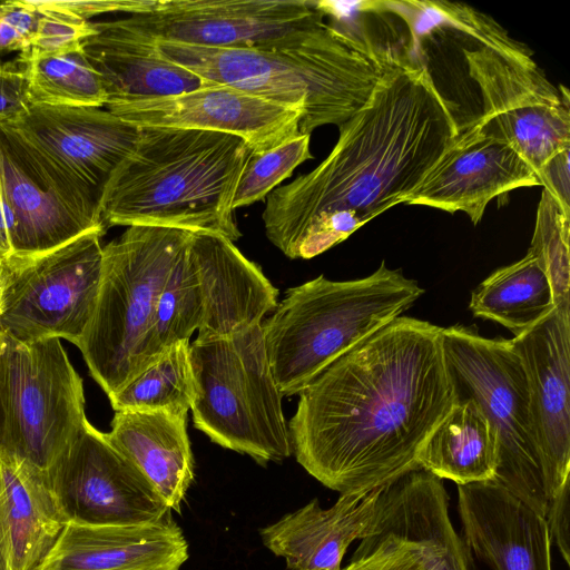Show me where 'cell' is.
Instances as JSON below:
<instances>
[{
    "label": "cell",
    "instance_id": "4",
    "mask_svg": "<svg viewBox=\"0 0 570 570\" xmlns=\"http://www.w3.org/2000/svg\"><path fill=\"white\" fill-rule=\"evenodd\" d=\"M252 150L238 136L171 127H140L134 149L104 187L109 226H157L240 236L233 199Z\"/></svg>",
    "mask_w": 570,
    "mask_h": 570
},
{
    "label": "cell",
    "instance_id": "8",
    "mask_svg": "<svg viewBox=\"0 0 570 570\" xmlns=\"http://www.w3.org/2000/svg\"><path fill=\"white\" fill-rule=\"evenodd\" d=\"M278 291L234 242L219 234L191 232L159 296L146 361L171 344L224 337L263 318L278 304ZM146 365V366H147Z\"/></svg>",
    "mask_w": 570,
    "mask_h": 570
},
{
    "label": "cell",
    "instance_id": "15",
    "mask_svg": "<svg viewBox=\"0 0 570 570\" xmlns=\"http://www.w3.org/2000/svg\"><path fill=\"white\" fill-rule=\"evenodd\" d=\"M318 13L308 0H154L125 19L156 42L230 48L275 39Z\"/></svg>",
    "mask_w": 570,
    "mask_h": 570
},
{
    "label": "cell",
    "instance_id": "34",
    "mask_svg": "<svg viewBox=\"0 0 570 570\" xmlns=\"http://www.w3.org/2000/svg\"><path fill=\"white\" fill-rule=\"evenodd\" d=\"M341 570H424L419 548L387 532L361 540L351 562Z\"/></svg>",
    "mask_w": 570,
    "mask_h": 570
},
{
    "label": "cell",
    "instance_id": "32",
    "mask_svg": "<svg viewBox=\"0 0 570 570\" xmlns=\"http://www.w3.org/2000/svg\"><path fill=\"white\" fill-rule=\"evenodd\" d=\"M311 135L299 134L266 151L250 153L242 170L233 209L264 199L302 163L312 159Z\"/></svg>",
    "mask_w": 570,
    "mask_h": 570
},
{
    "label": "cell",
    "instance_id": "33",
    "mask_svg": "<svg viewBox=\"0 0 570 570\" xmlns=\"http://www.w3.org/2000/svg\"><path fill=\"white\" fill-rule=\"evenodd\" d=\"M37 22L29 49L59 53L81 48L94 33L92 22L82 18L62 1H33Z\"/></svg>",
    "mask_w": 570,
    "mask_h": 570
},
{
    "label": "cell",
    "instance_id": "2",
    "mask_svg": "<svg viewBox=\"0 0 570 570\" xmlns=\"http://www.w3.org/2000/svg\"><path fill=\"white\" fill-rule=\"evenodd\" d=\"M338 129L336 145L317 167L267 195L265 234L288 258L325 216L354 210L367 223L404 204L460 132L428 68L396 55L367 101Z\"/></svg>",
    "mask_w": 570,
    "mask_h": 570
},
{
    "label": "cell",
    "instance_id": "1",
    "mask_svg": "<svg viewBox=\"0 0 570 570\" xmlns=\"http://www.w3.org/2000/svg\"><path fill=\"white\" fill-rule=\"evenodd\" d=\"M441 331L401 315L298 393L288 429L296 461L312 476L343 494L419 469L422 445L455 402Z\"/></svg>",
    "mask_w": 570,
    "mask_h": 570
},
{
    "label": "cell",
    "instance_id": "12",
    "mask_svg": "<svg viewBox=\"0 0 570 570\" xmlns=\"http://www.w3.org/2000/svg\"><path fill=\"white\" fill-rule=\"evenodd\" d=\"M464 50L482 97L480 127L505 140L534 170L570 147L569 92L559 91L512 38Z\"/></svg>",
    "mask_w": 570,
    "mask_h": 570
},
{
    "label": "cell",
    "instance_id": "31",
    "mask_svg": "<svg viewBox=\"0 0 570 570\" xmlns=\"http://www.w3.org/2000/svg\"><path fill=\"white\" fill-rule=\"evenodd\" d=\"M570 216L554 198L542 190L529 252L547 274L553 294L554 308L570 313Z\"/></svg>",
    "mask_w": 570,
    "mask_h": 570
},
{
    "label": "cell",
    "instance_id": "5",
    "mask_svg": "<svg viewBox=\"0 0 570 570\" xmlns=\"http://www.w3.org/2000/svg\"><path fill=\"white\" fill-rule=\"evenodd\" d=\"M424 294L415 279L383 261L371 275L333 281L320 275L288 288L262 323L274 380L298 394L330 364L402 315Z\"/></svg>",
    "mask_w": 570,
    "mask_h": 570
},
{
    "label": "cell",
    "instance_id": "24",
    "mask_svg": "<svg viewBox=\"0 0 570 570\" xmlns=\"http://www.w3.org/2000/svg\"><path fill=\"white\" fill-rule=\"evenodd\" d=\"M375 532L392 533L414 543L424 570H470L468 549L449 517L443 482L422 469L384 487L372 533Z\"/></svg>",
    "mask_w": 570,
    "mask_h": 570
},
{
    "label": "cell",
    "instance_id": "19",
    "mask_svg": "<svg viewBox=\"0 0 570 570\" xmlns=\"http://www.w3.org/2000/svg\"><path fill=\"white\" fill-rule=\"evenodd\" d=\"M1 122L100 196L140 131L102 107L30 104L19 118Z\"/></svg>",
    "mask_w": 570,
    "mask_h": 570
},
{
    "label": "cell",
    "instance_id": "20",
    "mask_svg": "<svg viewBox=\"0 0 570 570\" xmlns=\"http://www.w3.org/2000/svg\"><path fill=\"white\" fill-rule=\"evenodd\" d=\"M468 550L493 570H552L546 518L495 481L458 485Z\"/></svg>",
    "mask_w": 570,
    "mask_h": 570
},
{
    "label": "cell",
    "instance_id": "18",
    "mask_svg": "<svg viewBox=\"0 0 570 570\" xmlns=\"http://www.w3.org/2000/svg\"><path fill=\"white\" fill-rule=\"evenodd\" d=\"M531 186H540V181L530 165L474 120L459 132L404 204L461 210L476 225L490 200Z\"/></svg>",
    "mask_w": 570,
    "mask_h": 570
},
{
    "label": "cell",
    "instance_id": "23",
    "mask_svg": "<svg viewBox=\"0 0 570 570\" xmlns=\"http://www.w3.org/2000/svg\"><path fill=\"white\" fill-rule=\"evenodd\" d=\"M383 489L340 494L328 509L314 499L262 529L263 542L288 570H341L350 544L373 532Z\"/></svg>",
    "mask_w": 570,
    "mask_h": 570
},
{
    "label": "cell",
    "instance_id": "37",
    "mask_svg": "<svg viewBox=\"0 0 570 570\" xmlns=\"http://www.w3.org/2000/svg\"><path fill=\"white\" fill-rule=\"evenodd\" d=\"M570 147L552 155L539 169L540 186L548 190L562 212L570 216Z\"/></svg>",
    "mask_w": 570,
    "mask_h": 570
},
{
    "label": "cell",
    "instance_id": "14",
    "mask_svg": "<svg viewBox=\"0 0 570 570\" xmlns=\"http://www.w3.org/2000/svg\"><path fill=\"white\" fill-rule=\"evenodd\" d=\"M47 478L67 523L138 525L171 513L150 481L88 421Z\"/></svg>",
    "mask_w": 570,
    "mask_h": 570
},
{
    "label": "cell",
    "instance_id": "36",
    "mask_svg": "<svg viewBox=\"0 0 570 570\" xmlns=\"http://www.w3.org/2000/svg\"><path fill=\"white\" fill-rule=\"evenodd\" d=\"M30 105L28 78L23 65L0 63V121H11L23 115Z\"/></svg>",
    "mask_w": 570,
    "mask_h": 570
},
{
    "label": "cell",
    "instance_id": "30",
    "mask_svg": "<svg viewBox=\"0 0 570 570\" xmlns=\"http://www.w3.org/2000/svg\"><path fill=\"white\" fill-rule=\"evenodd\" d=\"M28 78L29 101L33 105L105 107L107 96L100 76L82 47L42 53L28 49L18 59Z\"/></svg>",
    "mask_w": 570,
    "mask_h": 570
},
{
    "label": "cell",
    "instance_id": "17",
    "mask_svg": "<svg viewBox=\"0 0 570 570\" xmlns=\"http://www.w3.org/2000/svg\"><path fill=\"white\" fill-rule=\"evenodd\" d=\"M521 358L548 501L569 494L570 313L553 308L510 338Z\"/></svg>",
    "mask_w": 570,
    "mask_h": 570
},
{
    "label": "cell",
    "instance_id": "39",
    "mask_svg": "<svg viewBox=\"0 0 570 570\" xmlns=\"http://www.w3.org/2000/svg\"><path fill=\"white\" fill-rule=\"evenodd\" d=\"M0 570H10L8 560H7V557H6V553L3 551L1 543H0Z\"/></svg>",
    "mask_w": 570,
    "mask_h": 570
},
{
    "label": "cell",
    "instance_id": "10",
    "mask_svg": "<svg viewBox=\"0 0 570 570\" xmlns=\"http://www.w3.org/2000/svg\"><path fill=\"white\" fill-rule=\"evenodd\" d=\"M87 421L82 380L60 340L0 333V452L47 475Z\"/></svg>",
    "mask_w": 570,
    "mask_h": 570
},
{
    "label": "cell",
    "instance_id": "9",
    "mask_svg": "<svg viewBox=\"0 0 570 570\" xmlns=\"http://www.w3.org/2000/svg\"><path fill=\"white\" fill-rule=\"evenodd\" d=\"M442 347L455 399L473 400L497 436L493 481L546 517L548 498L530 413L527 375L510 340L474 327H442Z\"/></svg>",
    "mask_w": 570,
    "mask_h": 570
},
{
    "label": "cell",
    "instance_id": "29",
    "mask_svg": "<svg viewBox=\"0 0 570 570\" xmlns=\"http://www.w3.org/2000/svg\"><path fill=\"white\" fill-rule=\"evenodd\" d=\"M195 396L190 342L181 341L161 351L109 401L115 412L163 410L187 416Z\"/></svg>",
    "mask_w": 570,
    "mask_h": 570
},
{
    "label": "cell",
    "instance_id": "6",
    "mask_svg": "<svg viewBox=\"0 0 570 570\" xmlns=\"http://www.w3.org/2000/svg\"><path fill=\"white\" fill-rule=\"evenodd\" d=\"M190 234L177 228L129 226L102 247L95 312L77 347L108 397L146 367L159 296Z\"/></svg>",
    "mask_w": 570,
    "mask_h": 570
},
{
    "label": "cell",
    "instance_id": "25",
    "mask_svg": "<svg viewBox=\"0 0 570 570\" xmlns=\"http://www.w3.org/2000/svg\"><path fill=\"white\" fill-rule=\"evenodd\" d=\"M66 525L47 475L0 452V543L10 570H39Z\"/></svg>",
    "mask_w": 570,
    "mask_h": 570
},
{
    "label": "cell",
    "instance_id": "28",
    "mask_svg": "<svg viewBox=\"0 0 570 570\" xmlns=\"http://www.w3.org/2000/svg\"><path fill=\"white\" fill-rule=\"evenodd\" d=\"M474 317L493 321L520 335L553 308L549 278L538 258L528 250L518 262L490 274L471 294Z\"/></svg>",
    "mask_w": 570,
    "mask_h": 570
},
{
    "label": "cell",
    "instance_id": "27",
    "mask_svg": "<svg viewBox=\"0 0 570 570\" xmlns=\"http://www.w3.org/2000/svg\"><path fill=\"white\" fill-rule=\"evenodd\" d=\"M497 436L479 405L470 399L454 404L433 429L417 454V466L458 485L491 481L497 469Z\"/></svg>",
    "mask_w": 570,
    "mask_h": 570
},
{
    "label": "cell",
    "instance_id": "40",
    "mask_svg": "<svg viewBox=\"0 0 570 570\" xmlns=\"http://www.w3.org/2000/svg\"><path fill=\"white\" fill-rule=\"evenodd\" d=\"M2 289H3V285H2V265L0 263V311H1V303H2Z\"/></svg>",
    "mask_w": 570,
    "mask_h": 570
},
{
    "label": "cell",
    "instance_id": "38",
    "mask_svg": "<svg viewBox=\"0 0 570 570\" xmlns=\"http://www.w3.org/2000/svg\"><path fill=\"white\" fill-rule=\"evenodd\" d=\"M13 219L0 170V263L12 256Z\"/></svg>",
    "mask_w": 570,
    "mask_h": 570
},
{
    "label": "cell",
    "instance_id": "26",
    "mask_svg": "<svg viewBox=\"0 0 570 570\" xmlns=\"http://www.w3.org/2000/svg\"><path fill=\"white\" fill-rule=\"evenodd\" d=\"M187 416L168 411L115 412L109 442L150 481L170 510L194 480V458Z\"/></svg>",
    "mask_w": 570,
    "mask_h": 570
},
{
    "label": "cell",
    "instance_id": "22",
    "mask_svg": "<svg viewBox=\"0 0 570 570\" xmlns=\"http://www.w3.org/2000/svg\"><path fill=\"white\" fill-rule=\"evenodd\" d=\"M187 549L171 513L138 525L67 523L39 570H179Z\"/></svg>",
    "mask_w": 570,
    "mask_h": 570
},
{
    "label": "cell",
    "instance_id": "11",
    "mask_svg": "<svg viewBox=\"0 0 570 570\" xmlns=\"http://www.w3.org/2000/svg\"><path fill=\"white\" fill-rule=\"evenodd\" d=\"M102 234L89 232L43 254L1 262L0 333L22 343L65 338L77 346L98 298Z\"/></svg>",
    "mask_w": 570,
    "mask_h": 570
},
{
    "label": "cell",
    "instance_id": "3",
    "mask_svg": "<svg viewBox=\"0 0 570 570\" xmlns=\"http://www.w3.org/2000/svg\"><path fill=\"white\" fill-rule=\"evenodd\" d=\"M160 55L205 80L228 85L303 112L299 132L341 126L367 101L393 53L375 49L320 13L253 47L157 42Z\"/></svg>",
    "mask_w": 570,
    "mask_h": 570
},
{
    "label": "cell",
    "instance_id": "35",
    "mask_svg": "<svg viewBox=\"0 0 570 570\" xmlns=\"http://www.w3.org/2000/svg\"><path fill=\"white\" fill-rule=\"evenodd\" d=\"M37 11L33 1L0 2V51L23 52L29 49L35 32Z\"/></svg>",
    "mask_w": 570,
    "mask_h": 570
},
{
    "label": "cell",
    "instance_id": "7",
    "mask_svg": "<svg viewBox=\"0 0 570 570\" xmlns=\"http://www.w3.org/2000/svg\"><path fill=\"white\" fill-rule=\"evenodd\" d=\"M190 361L197 430L262 465L293 454L284 395L272 373L262 323L228 336L195 340Z\"/></svg>",
    "mask_w": 570,
    "mask_h": 570
},
{
    "label": "cell",
    "instance_id": "13",
    "mask_svg": "<svg viewBox=\"0 0 570 570\" xmlns=\"http://www.w3.org/2000/svg\"><path fill=\"white\" fill-rule=\"evenodd\" d=\"M0 170L13 219L12 256L40 255L105 229L101 196L1 121Z\"/></svg>",
    "mask_w": 570,
    "mask_h": 570
},
{
    "label": "cell",
    "instance_id": "21",
    "mask_svg": "<svg viewBox=\"0 0 570 570\" xmlns=\"http://www.w3.org/2000/svg\"><path fill=\"white\" fill-rule=\"evenodd\" d=\"M92 26L94 33L81 47L101 78L106 106L180 95L215 83L164 58L157 42L125 18Z\"/></svg>",
    "mask_w": 570,
    "mask_h": 570
},
{
    "label": "cell",
    "instance_id": "16",
    "mask_svg": "<svg viewBox=\"0 0 570 570\" xmlns=\"http://www.w3.org/2000/svg\"><path fill=\"white\" fill-rule=\"evenodd\" d=\"M132 125L217 131L238 136L252 153L299 135L303 112L235 87L212 83L175 96L107 105Z\"/></svg>",
    "mask_w": 570,
    "mask_h": 570
}]
</instances>
